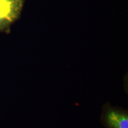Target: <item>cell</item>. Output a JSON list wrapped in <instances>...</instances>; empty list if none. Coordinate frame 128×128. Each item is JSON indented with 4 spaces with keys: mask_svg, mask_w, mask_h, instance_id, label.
<instances>
[{
    "mask_svg": "<svg viewBox=\"0 0 128 128\" xmlns=\"http://www.w3.org/2000/svg\"><path fill=\"white\" fill-rule=\"evenodd\" d=\"M25 0H0V32L9 33L12 25L18 19Z\"/></svg>",
    "mask_w": 128,
    "mask_h": 128,
    "instance_id": "obj_1",
    "label": "cell"
},
{
    "mask_svg": "<svg viewBox=\"0 0 128 128\" xmlns=\"http://www.w3.org/2000/svg\"><path fill=\"white\" fill-rule=\"evenodd\" d=\"M106 122L110 128H128V116L125 113L112 110L106 115Z\"/></svg>",
    "mask_w": 128,
    "mask_h": 128,
    "instance_id": "obj_2",
    "label": "cell"
}]
</instances>
